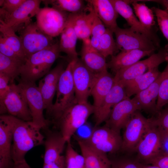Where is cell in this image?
Returning <instances> with one entry per match:
<instances>
[{"instance_id":"obj_33","label":"cell","mask_w":168,"mask_h":168,"mask_svg":"<svg viewBox=\"0 0 168 168\" xmlns=\"http://www.w3.org/2000/svg\"><path fill=\"white\" fill-rule=\"evenodd\" d=\"M125 1L129 4H132L136 16L142 24L148 30H152L155 21L152 10L145 3L138 2L137 0Z\"/></svg>"},{"instance_id":"obj_15","label":"cell","mask_w":168,"mask_h":168,"mask_svg":"<svg viewBox=\"0 0 168 168\" xmlns=\"http://www.w3.org/2000/svg\"><path fill=\"white\" fill-rule=\"evenodd\" d=\"M140 109L134 99L127 97L113 108L105 124L115 131L120 133L133 113Z\"/></svg>"},{"instance_id":"obj_8","label":"cell","mask_w":168,"mask_h":168,"mask_svg":"<svg viewBox=\"0 0 168 168\" xmlns=\"http://www.w3.org/2000/svg\"><path fill=\"white\" fill-rule=\"evenodd\" d=\"M1 115L9 114L27 121H32L31 113L25 98L17 84L10 83L9 89L0 101Z\"/></svg>"},{"instance_id":"obj_17","label":"cell","mask_w":168,"mask_h":168,"mask_svg":"<svg viewBox=\"0 0 168 168\" xmlns=\"http://www.w3.org/2000/svg\"><path fill=\"white\" fill-rule=\"evenodd\" d=\"M114 80V83L110 91L100 105L94 110L95 127L99 126L103 122H106L113 107L128 97L122 84L115 79Z\"/></svg>"},{"instance_id":"obj_34","label":"cell","mask_w":168,"mask_h":168,"mask_svg":"<svg viewBox=\"0 0 168 168\" xmlns=\"http://www.w3.org/2000/svg\"><path fill=\"white\" fill-rule=\"evenodd\" d=\"M24 62L11 59L0 53V73L8 76L10 83H14L20 76L21 67Z\"/></svg>"},{"instance_id":"obj_11","label":"cell","mask_w":168,"mask_h":168,"mask_svg":"<svg viewBox=\"0 0 168 168\" xmlns=\"http://www.w3.org/2000/svg\"><path fill=\"white\" fill-rule=\"evenodd\" d=\"M152 123L137 110L132 115L125 125L121 149L127 152L135 150L141 139Z\"/></svg>"},{"instance_id":"obj_26","label":"cell","mask_w":168,"mask_h":168,"mask_svg":"<svg viewBox=\"0 0 168 168\" xmlns=\"http://www.w3.org/2000/svg\"><path fill=\"white\" fill-rule=\"evenodd\" d=\"M83 156L86 168H112V162L106 154L91 147L82 138H76Z\"/></svg>"},{"instance_id":"obj_24","label":"cell","mask_w":168,"mask_h":168,"mask_svg":"<svg viewBox=\"0 0 168 168\" xmlns=\"http://www.w3.org/2000/svg\"><path fill=\"white\" fill-rule=\"evenodd\" d=\"M90 39L83 41L81 49V60L90 71L97 74L107 71L105 58L90 46Z\"/></svg>"},{"instance_id":"obj_30","label":"cell","mask_w":168,"mask_h":168,"mask_svg":"<svg viewBox=\"0 0 168 168\" xmlns=\"http://www.w3.org/2000/svg\"><path fill=\"white\" fill-rule=\"evenodd\" d=\"M60 35L59 44L60 52L65 53L70 61L78 58L76 49L78 38L69 14L66 26Z\"/></svg>"},{"instance_id":"obj_37","label":"cell","mask_w":168,"mask_h":168,"mask_svg":"<svg viewBox=\"0 0 168 168\" xmlns=\"http://www.w3.org/2000/svg\"><path fill=\"white\" fill-rule=\"evenodd\" d=\"M151 9L156 16L160 30L168 42L164 48L168 52V13L156 7H153Z\"/></svg>"},{"instance_id":"obj_46","label":"cell","mask_w":168,"mask_h":168,"mask_svg":"<svg viewBox=\"0 0 168 168\" xmlns=\"http://www.w3.org/2000/svg\"><path fill=\"white\" fill-rule=\"evenodd\" d=\"M159 128L161 133V152L168 154V132Z\"/></svg>"},{"instance_id":"obj_36","label":"cell","mask_w":168,"mask_h":168,"mask_svg":"<svg viewBox=\"0 0 168 168\" xmlns=\"http://www.w3.org/2000/svg\"><path fill=\"white\" fill-rule=\"evenodd\" d=\"M167 65L161 72L162 78L160 84L156 103V112H159L168 104V60Z\"/></svg>"},{"instance_id":"obj_20","label":"cell","mask_w":168,"mask_h":168,"mask_svg":"<svg viewBox=\"0 0 168 168\" xmlns=\"http://www.w3.org/2000/svg\"><path fill=\"white\" fill-rule=\"evenodd\" d=\"M43 130L45 135L43 164H46L58 160L62 156L67 142L58 130L51 129L49 128Z\"/></svg>"},{"instance_id":"obj_39","label":"cell","mask_w":168,"mask_h":168,"mask_svg":"<svg viewBox=\"0 0 168 168\" xmlns=\"http://www.w3.org/2000/svg\"><path fill=\"white\" fill-rule=\"evenodd\" d=\"M65 156L66 168H80L75 158L76 152L73 148L71 141L67 142Z\"/></svg>"},{"instance_id":"obj_49","label":"cell","mask_w":168,"mask_h":168,"mask_svg":"<svg viewBox=\"0 0 168 168\" xmlns=\"http://www.w3.org/2000/svg\"><path fill=\"white\" fill-rule=\"evenodd\" d=\"M155 2L161 4L165 8V10L168 13V0H155Z\"/></svg>"},{"instance_id":"obj_21","label":"cell","mask_w":168,"mask_h":168,"mask_svg":"<svg viewBox=\"0 0 168 168\" xmlns=\"http://www.w3.org/2000/svg\"><path fill=\"white\" fill-rule=\"evenodd\" d=\"M86 1L106 28L114 32L118 26L117 19L119 14L110 0H87Z\"/></svg>"},{"instance_id":"obj_18","label":"cell","mask_w":168,"mask_h":168,"mask_svg":"<svg viewBox=\"0 0 168 168\" xmlns=\"http://www.w3.org/2000/svg\"><path fill=\"white\" fill-rule=\"evenodd\" d=\"M119 14L127 21L130 28L134 31L144 34L152 41L156 46H160V40L154 31L145 28L134 15L133 9L125 0H110Z\"/></svg>"},{"instance_id":"obj_9","label":"cell","mask_w":168,"mask_h":168,"mask_svg":"<svg viewBox=\"0 0 168 168\" xmlns=\"http://www.w3.org/2000/svg\"><path fill=\"white\" fill-rule=\"evenodd\" d=\"M72 74L77 103L87 102L97 74L89 69L78 58L74 60L72 67Z\"/></svg>"},{"instance_id":"obj_23","label":"cell","mask_w":168,"mask_h":168,"mask_svg":"<svg viewBox=\"0 0 168 168\" xmlns=\"http://www.w3.org/2000/svg\"><path fill=\"white\" fill-rule=\"evenodd\" d=\"M162 78L161 72L158 78L149 86L133 98L140 110L148 112H157L156 103Z\"/></svg>"},{"instance_id":"obj_5","label":"cell","mask_w":168,"mask_h":168,"mask_svg":"<svg viewBox=\"0 0 168 168\" xmlns=\"http://www.w3.org/2000/svg\"><path fill=\"white\" fill-rule=\"evenodd\" d=\"M18 31L26 60L34 54L49 48L56 42L53 37L42 31L36 22L31 21L24 25Z\"/></svg>"},{"instance_id":"obj_43","label":"cell","mask_w":168,"mask_h":168,"mask_svg":"<svg viewBox=\"0 0 168 168\" xmlns=\"http://www.w3.org/2000/svg\"><path fill=\"white\" fill-rule=\"evenodd\" d=\"M147 162L160 168H168V154L161 152Z\"/></svg>"},{"instance_id":"obj_6","label":"cell","mask_w":168,"mask_h":168,"mask_svg":"<svg viewBox=\"0 0 168 168\" xmlns=\"http://www.w3.org/2000/svg\"><path fill=\"white\" fill-rule=\"evenodd\" d=\"M17 84L27 102L33 124L42 130L49 128L50 123L44 115L43 112L45 108L43 99L35 82L23 81L20 79Z\"/></svg>"},{"instance_id":"obj_51","label":"cell","mask_w":168,"mask_h":168,"mask_svg":"<svg viewBox=\"0 0 168 168\" xmlns=\"http://www.w3.org/2000/svg\"><path fill=\"white\" fill-rule=\"evenodd\" d=\"M4 0H0V6L2 7L3 5L4 2Z\"/></svg>"},{"instance_id":"obj_41","label":"cell","mask_w":168,"mask_h":168,"mask_svg":"<svg viewBox=\"0 0 168 168\" xmlns=\"http://www.w3.org/2000/svg\"><path fill=\"white\" fill-rule=\"evenodd\" d=\"M159 112L158 117L152 119V121L154 124L168 132V106Z\"/></svg>"},{"instance_id":"obj_7","label":"cell","mask_w":168,"mask_h":168,"mask_svg":"<svg viewBox=\"0 0 168 168\" xmlns=\"http://www.w3.org/2000/svg\"><path fill=\"white\" fill-rule=\"evenodd\" d=\"M82 139L91 147L106 154L114 153L121 149L122 142L120 133L106 124L95 127L86 138Z\"/></svg>"},{"instance_id":"obj_4","label":"cell","mask_w":168,"mask_h":168,"mask_svg":"<svg viewBox=\"0 0 168 168\" xmlns=\"http://www.w3.org/2000/svg\"><path fill=\"white\" fill-rule=\"evenodd\" d=\"M74 60L70 61L61 74L56 92L55 101L49 110L46 112V119L50 123L67 108L77 103L72 74V67Z\"/></svg>"},{"instance_id":"obj_45","label":"cell","mask_w":168,"mask_h":168,"mask_svg":"<svg viewBox=\"0 0 168 168\" xmlns=\"http://www.w3.org/2000/svg\"><path fill=\"white\" fill-rule=\"evenodd\" d=\"M112 168H138L137 163L128 160H121L114 162H112Z\"/></svg>"},{"instance_id":"obj_42","label":"cell","mask_w":168,"mask_h":168,"mask_svg":"<svg viewBox=\"0 0 168 168\" xmlns=\"http://www.w3.org/2000/svg\"><path fill=\"white\" fill-rule=\"evenodd\" d=\"M26 0H4L0 12L10 14L17 9Z\"/></svg>"},{"instance_id":"obj_29","label":"cell","mask_w":168,"mask_h":168,"mask_svg":"<svg viewBox=\"0 0 168 168\" xmlns=\"http://www.w3.org/2000/svg\"><path fill=\"white\" fill-rule=\"evenodd\" d=\"M12 135L9 126L0 119V168H12Z\"/></svg>"},{"instance_id":"obj_44","label":"cell","mask_w":168,"mask_h":168,"mask_svg":"<svg viewBox=\"0 0 168 168\" xmlns=\"http://www.w3.org/2000/svg\"><path fill=\"white\" fill-rule=\"evenodd\" d=\"M10 82L8 76L0 73V101L2 100L9 90Z\"/></svg>"},{"instance_id":"obj_35","label":"cell","mask_w":168,"mask_h":168,"mask_svg":"<svg viewBox=\"0 0 168 168\" xmlns=\"http://www.w3.org/2000/svg\"><path fill=\"white\" fill-rule=\"evenodd\" d=\"M113 33L112 30L106 28L100 39L97 51L105 58L109 56L113 55L114 54L119 50L113 38Z\"/></svg>"},{"instance_id":"obj_10","label":"cell","mask_w":168,"mask_h":168,"mask_svg":"<svg viewBox=\"0 0 168 168\" xmlns=\"http://www.w3.org/2000/svg\"><path fill=\"white\" fill-rule=\"evenodd\" d=\"M69 13L53 7L40 8L36 23L44 33L53 38L60 35L67 22Z\"/></svg>"},{"instance_id":"obj_38","label":"cell","mask_w":168,"mask_h":168,"mask_svg":"<svg viewBox=\"0 0 168 168\" xmlns=\"http://www.w3.org/2000/svg\"><path fill=\"white\" fill-rule=\"evenodd\" d=\"M106 28L103 22L96 14L92 25L91 39L100 41V37L105 31Z\"/></svg>"},{"instance_id":"obj_13","label":"cell","mask_w":168,"mask_h":168,"mask_svg":"<svg viewBox=\"0 0 168 168\" xmlns=\"http://www.w3.org/2000/svg\"><path fill=\"white\" fill-rule=\"evenodd\" d=\"M168 60V52L164 48L156 53L153 54L148 58L139 61L115 73L114 79L123 82L133 79L143 75L148 71Z\"/></svg>"},{"instance_id":"obj_3","label":"cell","mask_w":168,"mask_h":168,"mask_svg":"<svg viewBox=\"0 0 168 168\" xmlns=\"http://www.w3.org/2000/svg\"><path fill=\"white\" fill-rule=\"evenodd\" d=\"M94 110L93 105L88 102L77 103L65 109L51 123L67 142L71 141L76 131L86 122Z\"/></svg>"},{"instance_id":"obj_14","label":"cell","mask_w":168,"mask_h":168,"mask_svg":"<svg viewBox=\"0 0 168 168\" xmlns=\"http://www.w3.org/2000/svg\"><path fill=\"white\" fill-rule=\"evenodd\" d=\"M42 0H26L15 11L8 14L0 12V21L12 28L16 32L24 25L31 21L40 8Z\"/></svg>"},{"instance_id":"obj_19","label":"cell","mask_w":168,"mask_h":168,"mask_svg":"<svg viewBox=\"0 0 168 168\" xmlns=\"http://www.w3.org/2000/svg\"><path fill=\"white\" fill-rule=\"evenodd\" d=\"M63 64H58L41 79L38 86L44 103L46 112L53 106V100L57 88L60 75L64 70Z\"/></svg>"},{"instance_id":"obj_22","label":"cell","mask_w":168,"mask_h":168,"mask_svg":"<svg viewBox=\"0 0 168 168\" xmlns=\"http://www.w3.org/2000/svg\"><path fill=\"white\" fill-rule=\"evenodd\" d=\"M153 50L144 51L134 49L121 51L116 55H113L107 63L108 68L115 73L119 70L128 67L139 61L142 58L150 56Z\"/></svg>"},{"instance_id":"obj_48","label":"cell","mask_w":168,"mask_h":168,"mask_svg":"<svg viewBox=\"0 0 168 168\" xmlns=\"http://www.w3.org/2000/svg\"><path fill=\"white\" fill-rule=\"evenodd\" d=\"M12 168H31L28 164L26 160L14 162Z\"/></svg>"},{"instance_id":"obj_16","label":"cell","mask_w":168,"mask_h":168,"mask_svg":"<svg viewBox=\"0 0 168 168\" xmlns=\"http://www.w3.org/2000/svg\"><path fill=\"white\" fill-rule=\"evenodd\" d=\"M138 143L135 150L139 157L147 162L161 152L160 128L152 122Z\"/></svg>"},{"instance_id":"obj_31","label":"cell","mask_w":168,"mask_h":168,"mask_svg":"<svg viewBox=\"0 0 168 168\" xmlns=\"http://www.w3.org/2000/svg\"><path fill=\"white\" fill-rule=\"evenodd\" d=\"M42 2L48 7H52L61 11L77 13L88 10L87 5L86 6L83 0H45Z\"/></svg>"},{"instance_id":"obj_40","label":"cell","mask_w":168,"mask_h":168,"mask_svg":"<svg viewBox=\"0 0 168 168\" xmlns=\"http://www.w3.org/2000/svg\"><path fill=\"white\" fill-rule=\"evenodd\" d=\"M0 53L14 60L25 61L21 59L6 43L3 36L0 35Z\"/></svg>"},{"instance_id":"obj_50","label":"cell","mask_w":168,"mask_h":168,"mask_svg":"<svg viewBox=\"0 0 168 168\" xmlns=\"http://www.w3.org/2000/svg\"><path fill=\"white\" fill-rule=\"evenodd\" d=\"M138 168H160L158 166L153 165H150L143 164L138 163H137Z\"/></svg>"},{"instance_id":"obj_12","label":"cell","mask_w":168,"mask_h":168,"mask_svg":"<svg viewBox=\"0 0 168 168\" xmlns=\"http://www.w3.org/2000/svg\"><path fill=\"white\" fill-rule=\"evenodd\" d=\"M114 33L118 49L121 51L134 49L155 51L158 48L146 35L130 28L124 29L118 26Z\"/></svg>"},{"instance_id":"obj_27","label":"cell","mask_w":168,"mask_h":168,"mask_svg":"<svg viewBox=\"0 0 168 168\" xmlns=\"http://www.w3.org/2000/svg\"><path fill=\"white\" fill-rule=\"evenodd\" d=\"M161 73L158 67H156L133 79L123 82H118L122 84L127 96L129 98L147 88L156 80Z\"/></svg>"},{"instance_id":"obj_32","label":"cell","mask_w":168,"mask_h":168,"mask_svg":"<svg viewBox=\"0 0 168 168\" xmlns=\"http://www.w3.org/2000/svg\"><path fill=\"white\" fill-rule=\"evenodd\" d=\"M0 32L7 44L25 62L26 57L21 39L19 36L16 35L14 30L12 27L0 21Z\"/></svg>"},{"instance_id":"obj_28","label":"cell","mask_w":168,"mask_h":168,"mask_svg":"<svg viewBox=\"0 0 168 168\" xmlns=\"http://www.w3.org/2000/svg\"><path fill=\"white\" fill-rule=\"evenodd\" d=\"M114 82V77L112 76L107 71L97 74L91 95L93 99V106L94 110L100 105Z\"/></svg>"},{"instance_id":"obj_1","label":"cell","mask_w":168,"mask_h":168,"mask_svg":"<svg viewBox=\"0 0 168 168\" xmlns=\"http://www.w3.org/2000/svg\"><path fill=\"white\" fill-rule=\"evenodd\" d=\"M0 119L9 126L12 135V157L13 162L25 160L26 153L35 147L44 144L45 137L41 129L10 114L1 115Z\"/></svg>"},{"instance_id":"obj_2","label":"cell","mask_w":168,"mask_h":168,"mask_svg":"<svg viewBox=\"0 0 168 168\" xmlns=\"http://www.w3.org/2000/svg\"><path fill=\"white\" fill-rule=\"evenodd\" d=\"M59 42L50 47L30 56L22 64L20 71V78L23 81L35 82L50 70L52 65L60 56Z\"/></svg>"},{"instance_id":"obj_47","label":"cell","mask_w":168,"mask_h":168,"mask_svg":"<svg viewBox=\"0 0 168 168\" xmlns=\"http://www.w3.org/2000/svg\"><path fill=\"white\" fill-rule=\"evenodd\" d=\"M42 168H66L65 156L62 155L58 159L53 162L43 164Z\"/></svg>"},{"instance_id":"obj_25","label":"cell","mask_w":168,"mask_h":168,"mask_svg":"<svg viewBox=\"0 0 168 168\" xmlns=\"http://www.w3.org/2000/svg\"><path fill=\"white\" fill-rule=\"evenodd\" d=\"M89 12L86 11L69 13L73 26L78 39L83 41L90 39L91 35L92 22L96 14L91 7L87 4Z\"/></svg>"}]
</instances>
